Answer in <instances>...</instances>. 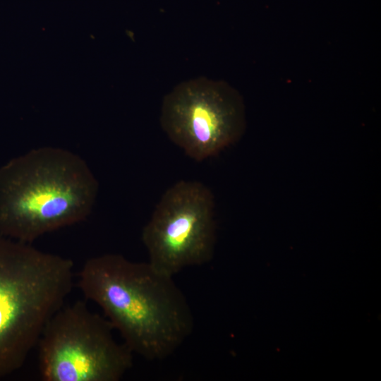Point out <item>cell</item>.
<instances>
[{
    "label": "cell",
    "instance_id": "1",
    "mask_svg": "<svg viewBox=\"0 0 381 381\" xmlns=\"http://www.w3.org/2000/svg\"><path fill=\"white\" fill-rule=\"evenodd\" d=\"M78 287L97 304L128 348L149 361L171 355L190 335V307L173 280L149 262L107 253L86 260Z\"/></svg>",
    "mask_w": 381,
    "mask_h": 381
},
{
    "label": "cell",
    "instance_id": "2",
    "mask_svg": "<svg viewBox=\"0 0 381 381\" xmlns=\"http://www.w3.org/2000/svg\"><path fill=\"white\" fill-rule=\"evenodd\" d=\"M98 182L68 150L43 147L0 167V235L30 243L90 214Z\"/></svg>",
    "mask_w": 381,
    "mask_h": 381
},
{
    "label": "cell",
    "instance_id": "3",
    "mask_svg": "<svg viewBox=\"0 0 381 381\" xmlns=\"http://www.w3.org/2000/svg\"><path fill=\"white\" fill-rule=\"evenodd\" d=\"M73 279L71 259L0 235V380L23 366Z\"/></svg>",
    "mask_w": 381,
    "mask_h": 381
},
{
    "label": "cell",
    "instance_id": "4",
    "mask_svg": "<svg viewBox=\"0 0 381 381\" xmlns=\"http://www.w3.org/2000/svg\"><path fill=\"white\" fill-rule=\"evenodd\" d=\"M109 321L83 301L64 305L47 323L37 343L45 381H118L133 365V352L119 344Z\"/></svg>",
    "mask_w": 381,
    "mask_h": 381
},
{
    "label": "cell",
    "instance_id": "5",
    "mask_svg": "<svg viewBox=\"0 0 381 381\" xmlns=\"http://www.w3.org/2000/svg\"><path fill=\"white\" fill-rule=\"evenodd\" d=\"M160 123L189 157L202 161L241 138L246 123L243 101L224 81L193 78L179 83L164 97Z\"/></svg>",
    "mask_w": 381,
    "mask_h": 381
},
{
    "label": "cell",
    "instance_id": "6",
    "mask_svg": "<svg viewBox=\"0 0 381 381\" xmlns=\"http://www.w3.org/2000/svg\"><path fill=\"white\" fill-rule=\"evenodd\" d=\"M214 210V196L201 182L180 181L171 186L143 229L148 262L172 277L208 262L215 240Z\"/></svg>",
    "mask_w": 381,
    "mask_h": 381
}]
</instances>
